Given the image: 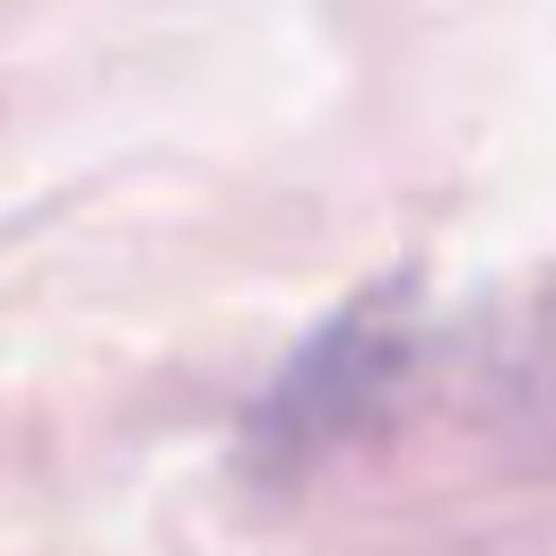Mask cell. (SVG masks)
<instances>
[{
	"mask_svg": "<svg viewBox=\"0 0 556 556\" xmlns=\"http://www.w3.org/2000/svg\"><path fill=\"white\" fill-rule=\"evenodd\" d=\"M408 365V287H374L365 304L330 313L287 365L278 382L252 400L243 417V460L252 478H295L313 460H330L400 382Z\"/></svg>",
	"mask_w": 556,
	"mask_h": 556,
	"instance_id": "obj_1",
	"label": "cell"
},
{
	"mask_svg": "<svg viewBox=\"0 0 556 556\" xmlns=\"http://www.w3.org/2000/svg\"><path fill=\"white\" fill-rule=\"evenodd\" d=\"M504 408L539 434H556V278L539 287L530 321L513 330V356H504Z\"/></svg>",
	"mask_w": 556,
	"mask_h": 556,
	"instance_id": "obj_2",
	"label": "cell"
}]
</instances>
